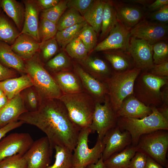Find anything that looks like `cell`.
Returning a JSON list of instances; mask_svg holds the SVG:
<instances>
[{"label": "cell", "mask_w": 168, "mask_h": 168, "mask_svg": "<svg viewBox=\"0 0 168 168\" xmlns=\"http://www.w3.org/2000/svg\"><path fill=\"white\" fill-rule=\"evenodd\" d=\"M18 120L35 126L47 138L53 153L56 146L65 147L73 152L77 144L81 128L70 119L59 99L42 100L38 109L21 115Z\"/></svg>", "instance_id": "cell-1"}, {"label": "cell", "mask_w": 168, "mask_h": 168, "mask_svg": "<svg viewBox=\"0 0 168 168\" xmlns=\"http://www.w3.org/2000/svg\"><path fill=\"white\" fill-rule=\"evenodd\" d=\"M151 107L152 113L141 119L118 118L117 125L121 130L129 133L133 146H137L140 137L143 134L158 130H168V120L159 112L156 107Z\"/></svg>", "instance_id": "cell-2"}, {"label": "cell", "mask_w": 168, "mask_h": 168, "mask_svg": "<svg viewBox=\"0 0 168 168\" xmlns=\"http://www.w3.org/2000/svg\"><path fill=\"white\" fill-rule=\"evenodd\" d=\"M63 103L72 121L81 129L89 127L92 122L95 101L85 91L63 94L58 99Z\"/></svg>", "instance_id": "cell-3"}, {"label": "cell", "mask_w": 168, "mask_h": 168, "mask_svg": "<svg viewBox=\"0 0 168 168\" xmlns=\"http://www.w3.org/2000/svg\"><path fill=\"white\" fill-rule=\"evenodd\" d=\"M168 84V77H159L147 71L141 72L134 84L133 95L146 105L158 108L162 104L161 88Z\"/></svg>", "instance_id": "cell-4"}, {"label": "cell", "mask_w": 168, "mask_h": 168, "mask_svg": "<svg viewBox=\"0 0 168 168\" xmlns=\"http://www.w3.org/2000/svg\"><path fill=\"white\" fill-rule=\"evenodd\" d=\"M25 63L26 73L30 77L33 86L42 100L58 99L63 94L53 76L44 68L36 54Z\"/></svg>", "instance_id": "cell-5"}, {"label": "cell", "mask_w": 168, "mask_h": 168, "mask_svg": "<svg viewBox=\"0 0 168 168\" xmlns=\"http://www.w3.org/2000/svg\"><path fill=\"white\" fill-rule=\"evenodd\" d=\"M141 70L134 68L125 71H114L106 81L108 96L111 106L116 112L124 100L133 95L135 81Z\"/></svg>", "instance_id": "cell-6"}, {"label": "cell", "mask_w": 168, "mask_h": 168, "mask_svg": "<svg viewBox=\"0 0 168 168\" xmlns=\"http://www.w3.org/2000/svg\"><path fill=\"white\" fill-rule=\"evenodd\" d=\"M137 146L138 150L143 152L162 166H167L168 130H157L142 135Z\"/></svg>", "instance_id": "cell-7"}, {"label": "cell", "mask_w": 168, "mask_h": 168, "mask_svg": "<svg viewBox=\"0 0 168 168\" xmlns=\"http://www.w3.org/2000/svg\"><path fill=\"white\" fill-rule=\"evenodd\" d=\"M91 133L89 127L81 129L77 144L73 151V166L86 167L91 164L96 163L101 157L105 145L102 140L97 138L95 146L90 148L88 141Z\"/></svg>", "instance_id": "cell-8"}, {"label": "cell", "mask_w": 168, "mask_h": 168, "mask_svg": "<svg viewBox=\"0 0 168 168\" xmlns=\"http://www.w3.org/2000/svg\"><path fill=\"white\" fill-rule=\"evenodd\" d=\"M118 118L107 95L103 103L95 102L92 122L89 127L91 133L97 132V138L102 140L109 131L116 126Z\"/></svg>", "instance_id": "cell-9"}, {"label": "cell", "mask_w": 168, "mask_h": 168, "mask_svg": "<svg viewBox=\"0 0 168 168\" xmlns=\"http://www.w3.org/2000/svg\"><path fill=\"white\" fill-rule=\"evenodd\" d=\"M167 24L144 19L130 30L131 36L143 40L151 45L168 38Z\"/></svg>", "instance_id": "cell-10"}, {"label": "cell", "mask_w": 168, "mask_h": 168, "mask_svg": "<svg viewBox=\"0 0 168 168\" xmlns=\"http://www.w3.org/2000/svg\"><path fill=\"white\" fill-rule=\"evenodd\" d=\"M34 142L28 133L10 134L0 140V161L15 155H24Z\"/></svg>", "instance_id": "cell-11"}, {"label": "cell", "mask_w": 168, "mask_h": 168, "mask_svg": "<svg viewBox=\"0 0 168 168\" xmlns=\"http://www.w3.org/2000/svg\"><path fill=\"white\" fill-rule=\"evenodd\" d=\"M128 51L135 68L141 71H148L154 67L152 45L146 41L131 36Z\"/></svg>", "instance_id": "cell-12"}, {"label": "cell", "mask_w": 168, "mask_h": 168, "mask_svg": "<svg viewBox=\"0 0 168 168\" xmlns=\"http://www.w3.org/2000/svg\"><path fill=\"white\" fill-rule=\"evenodd\" d=\"M52 154L47 138L38 139L24 155L27 162V168H46L51 162Z\"/></svg>", "instance_id": "cell-13"}, {"label": "cell", "mask_w": 168, "mask_h": 168, "mask_svg": "<svg viewBox=\"0 0 168 168\" xmlns=\"http://www.w3.org/2000/svg\"><path fill=\"white\" fill-rule=\"evenodd\" d=\"M73 70L79 79L85 91L95 102L103 103L108 94L106 84L93 77L77 63H73Z\"/></svg>", "instance_id": "cell-14"}, {"label": "cell", "mask_w": 168, "mask_h": 168, "mask_svg": "<svg viewBox=\"0 0 168 168\" xmlns=\"http://www.w3.org/2000/svg\"><path fill=\"white\" fill-rule=\"evenodd\" d=\"M130 30L118 22L108 35L96 44L93 52L116 49L128 51L131 36Z\"/></svg>", "instance_id": "cell-15"}, {"label": "cell", "mask_w": 168, "mask_h": 168, "mask_svg": "<svg viewBox=\"0 0 168 168\" xmlns=\"http://www.w3.org/2000/svg\"><path fill=\"white\" fill-rule=\"evenodd\" d=\"M102 140L105 145L102 154L104 161L113 154L121 151L132 143L129 133L121 130L117 125L109 131Z\"/></svg>", "instance_id": "cell-16"}, {"label": "cell", "mask_w": 168, "mask_h": 168, "mask_svg": "<svg viewBox=\"0 0 168 168\" xmlns=\"http://www.w3.org/2000/svg\"><path fill=\"white\" fill-rule=\"evenodd\" d=\"M112 1L118 22L130 30L146 16L145 9L121 1Z\"/></svg>", "instance_id": "cell-17"}, {"label": "cell", "mask_w": 168, "mask_h": 168, "mask_svg": "<svg viewBox=\"0 0 168 168\" xmlns=\"http://www.w3.org/2000/svg\"><path fill=\"white\" fill-rule=\"evenodd\" d=\"M25 13L22 30L20 33L28 35L40 43L39 35V15L41 11L36 0L23 1Z\"/></svg>", "instance_id": "cell-18"}, {"label": "cell", "mask_w": 168, "mask_h": 168, "mask_svg": "<svg viewBox=\"0 0 168 168\" xmlns=\"http://www.w3.org/2000/svg\"><path fill=\"white\" fill-rule=\"evenodd\" d=\"M152 112L151 107L145 105L133 94L124 100L116 114L118 117L141 119L150 114Z\"/></svg>", "instance_id": "cell-19"}, {"label": "cell", "mask_w": 168, "mask_h": 168, "mask_svg": "<svg viewBox=\"0 0 168 168\" xmlns=\"http://www.w3.org/2000/svg\"><path fill=\"white\" fill-rule=\"evenodd\" d=\"M77 62L86 71L102 82L105 83L113 72L105 61L97 57L88 56Z\"/></svg>", "instance_id": "cell-20"}, {"label": "cell", "mask_w": 168, "mask_h": 168, "mask_svg": "<svg viewBox=\"0 0 168 168\" xmlns=\"http://www.w3.org/2000/svg\"><path fill=\"white\" fill-rule=\"evenodd\" d=\"M28 111L20 93L9 100L0 111V128L8 124L18 120L22 114Z\"/></svg>", "instance_id": "cell-21"}, {"label": "cell", "mask_w": 168, "mask_h": 168, "mask_svg": "<svg viewBox=\"0 0 168 168\" xmlns=\"http://www.w3.org/2000/svg\"><path fill=\"white\" fill-rule=\"evenodd\" d=\"M40 43L31 36L20 33L11 47L15 53L26 61L36 54L39 50Z\"/></svg>", "instance_id": "cell-22"}, {"label": "cell", "mask_w": 168, "mask_h": 168, "mask_svg": "<svg viewBox=\"0 0 168 168\" xmlns=\"http://www.w3.org/2000/svg\"><path fill=\"white\" fill-rule=\"evenodd\" d=\"M52 76L63 94H72L85 91L79 79L73 71L59 72L53 74Z\"/></svg>", "instance_id": "cell-23"}, {"label": "cell", "mask_w": 168, "mask_h": 168, "mask_svg": "<svg viewBox=\"0 0 168 168\" xmlns=\"http://www.w3.org/2000/svg\"><path fill=\"white\" fill-rule=\"evenodd\" d=\"M33 86L31 79L26 74L19 77L10 78L0 82V89L9 100L25 89Z\"/></svg>", "instance_id": "cell-24"}, {"label": "cell", "mask_w": 168, "mask_h": 168, "mask_svg": "<svg viewBox=\"0 0 168 168\" xmlns=\"http://www.w3.org/2000/svg\"><path fill=\"white\" fill-rule=\"evenodd\" d=\"M104 54L114 72H122L135 68L133 61L127 51L113 50L105 51Z\"/></svg>", "instance_id": "cell-25"}, {"label": "cell", "mask_w": 168, "mask_h": 168, "mask_svg": "<svg viewBox=\"0 0 168 168\" xmlns=\"http://www.w3.org/2000/svg\"><path fill=\"white\" fill-rule=\"evenodd\" d=\"M0 62L6 67L26 73L25 63L11 49V45L0 41Z\"/></svg>", "instance_id": "cell-26"}, {"label": "cell", "mask_w": 168, "mask_h": 168, "mask_svg": "<svg viewBox=\"0 0 168 168\" xmlns=\"http://www.w3.org/2000/svg\"><path fill=\"white\" fill-rule=\"evenodd\" d=\"M0 7L14 22L21 32L23 27L25 13V8L21 4L15 0H2Z\"/></svg>", "instance_id": "cell-27"}, {"label": "cell", "mask_w": 168, "mask_h": 168, "mask_svg": "<svg viewBox=\"0 0 168 168\" xmlns=\"http://www.w3.org/2000/svg\"><path fill=\"white\" fill-rule=\"evenodd\" d=\"M138 151L137 146L130 145L104 161L107 168H128L132 158Z\"/></svg>", "instance_id": "cell-28"}, {"label": "cell", "mask_w": 168, "mask_h": 168, "mask_svg": "<svg viewBox=\"0 0 168 168\" xmlns=\"http://www.w3.org/2000/svg\"><path fill=\"white\" fill-rule=\"evenodd\" d=\"M105 1L94 0L83 16L85 21L93 28L97 35L100 31Z\"/></svg>", "instance_id": "cell-29"}, {"label": "cell", "mask_w": 168, "mask_h": 168, "mask_svg": "<svg viewBox=\"0 0 168 168\" xmlns=\"http://www.w3.org/2000/svg\"><path fill=\"white\" fill-rule=\"evenodd\" d=\"M112 1H105L101 27L100 39L102 41L109 35L118 22Z\"/></svg>", "instance_id": "cell-30"}, {"label": "cell", "mask_w": 168, "mask_h": 168, "mask_svg": "<svg viewBox=\"0 0 168 168\" xmlns=\"http://www.w3.org/2000/svg\"><path fill=\"white\" fill-rule=\"evenodd\" d=\"M87 24L84 21L62 30H58L54 37L58 44L62 48H65L68 44L77 37Z\"/></svg>", "instance_id": "cell-31"}, {"label": "cell", "mask_w": 168, "mask_h": 168, "mask_svg": "<svg viewBox=\"0 0 168 168\" xmlns=\"http://www.w3.org/2000/svg\"><path fill=\"white\" fill-rule=\"evenodd\" d=\"M20 34L7 16L1 12L0 13V41L11 45Z\"/></svg>", "instance_id": "cell-32"}, {"label": "cell", "mask_w": 168, "mask_h": 168, "mask_svg": "<svg viewBox=\"0 0 168 168\" xmlns=\"http://www.w3.org/2000/svg\"><path fill=\"white\" fill-rule=\"evenodd\" d=\"M46 66L53 74L59 72L71 71L73 63L70 58L64 52H61L47 63Z\"/></svg>", "instance_id": "cell-33"}, {"label": "cell", "mask_w": 168, "mask_h": 168, "mask_svg": "<svg viewBox=\"0 0 168 168\" xmlns=\"http://www.w3.org/2000/svg\"><path fill=\"white\" fill-rule=\"evenodd\" d=\"M55 160L54 163L46 168H71L73 167L72 152L63 146L55 147Z\"/></svg>", "instance_id": "cell-34"}, {"label": "cell", "mask_w": 168, "mask_h": 168, "mask_svg": "<svg viewBox=\"0 0 168 168\" xmlns=\"http://www.w3.org/2000/svg\"><path fill=\"white\" fill-rule=\"evenodd\" d=\"M20 94L28 111H34L38 109L42 99L33 86L25 89Z\"/></svg>", "instance_id": "cell-35"}, {"label": "cell", "mask_w": 168, "mask_h": 168, "mask_svg": "<svg viewBox=\"0 0 168 168\" xmlns=\"http://www.w3.org/2000/svg\"><path fill=\"white\" fill-rule=\"evenodd\" d=\"M85 21L83 17L75 9L69 8L61 16L57 23L58 31Z\"/></svg>", "instance_id": "cell-36"}, {"label": "cell", "mask_w": 168, "mask_h": 168, "mask_svg": "<svg viewBox=\"0 0 168 168\" xmlns=\"http://www.w3.org/2000/svg\"><path fill=\"white\" fill-rule=\"evenodd\" d=\"M64 49L68 55L76 61L84 59L89 56L85 46L77 37L68 44Z\"/></svg>", "instance_id": "cell-37"}, {"label": "cell", "mask_w": 168, "mask_h": 168, "mask_svg": "<svg viewBox=\"0 0 168 168\" xmlns=\"http://www.w3.org/2000/svg\"><path fill=\"white\" fill-rule=\"evenodd\" d=\"M68 0H60L56 5L46 10H42L41 18L47 19L57 24L60 18L68 8Z\"/></svg>", "instance_id": "cell-38"}, {"label": "cell", "mask_w": 168, "mask_h": 168, "mask_svg": "<svg viewBox=\"0 0 168 168\" xmlns=\"http://www.w3.org/2000/svg\"><path fill=\"white\" fill-rule=\"evenodd\" d=\"M97 35L93 28L87 24L77 37L84 44L89 54L93 52L96 45Z\"/></svg>", "instance_id": "cell-39"}, {"label": "cell", "mask_w": 168, "mask_h": 168, "mask_svg": "<svg viewBox=\"0 0 168 168\" xmlns=\"http://www.w3.org/2000/svg\"><path fill=\"white\" fill-rule=\"evenodd\" d=\"M58 31L57 24L47 19L41 18L39 27L40 43L54 37Z\"/></svg>", "instance_id": "cell-40"}, {"label": "cell", "mask_w": 168, "mask_h": 168, "mask_svg": "<svg viewBox=\"0 0 168 168\" xmlns=\"http://www.w3.org/2000/svg\"><path fill=\"white\" fill-rule=\"evenodd\" d=\"M153 63L156 65L168 61V44L166 40L158 41L152 45Z\"/></svg>", "instance_id": "cell-41"}, {"label": "cell", "mask_w": 168, "mask_h": 168, "mask_svg": "<svg viewBox=\"0 0 168 168\" xmlns=\"http://www.w3.org/2000/svg\"><path fill=\"white\" fill-rule=\"evenodd\" d=\"M58 45L55 37L40 43L39 50L44 61H49L57 53Z\"/></svg>", "instance_id": "cell-42"}, {"label": "cell", "mask_w": 168, "mask_h": 168, "mask_svg": "<svg viewBox=\"0 0 168 168\" xmlns=\"http://www.w3.org/2000/svg\"><path fill=\"white\" fill-rule=\"evenodd\" d=\"M27 162L24 155L16 154L0 161V168H27Z\"/></svg>", "instance_id": "cell-43"}, {"label": "cell", "mask_w": 168, "mask_h": 168, "mask_svg": "<svg viewBox=\"0 0 168 168\" xmlns=\"http://www.w3.org/2000/svg\"><path fill=\"white\" fill-rule=\"evenodd\" d=\"M147 20L163 24L168 22V5H165L159 9L149 13L146 16Z\"/></svg>", "instance_id": "cell-44"}, {"label": "cell", "mask_w": 168, "mask_h": 168, "mask_svg": "<svg viewBox=\"0 0 168 168\" xmlns=\"http://www.w3.org/2000/svg\"><path fill=\"white\" fill-rule=\"evenodd\" d=\"M94 1V0H68L67 5L69 8L75 9L83 16Z\"/></svg>", "instance_id": "cell-45"}, {"label": "cell", "mask_w": 168, "mask_h": 168, "mask_svg": "<svg viewBox=\"0 0 168 168\" xmlns=\"http://www.w3.org/2000/svg\"><path fill=\"white\" fill-rule=\"evenodd\" d=\"M147 158L144 152L138 150L131 159L128 168H145Z\"/></svg>", "instance_id": "cell-46"}, {"label": "cell", "mask_w": 168, "mask_h": 168, "mask_svg": "<svg viewBox=\"0 0 168 168\" xmlns=\"http://www.w3.org/2000/svg\"><path fill=\"white\" fill-rule=\"evenodd\" d=\"M149 71V72L156 76L168 77V61L154 65L153 68Z\"/></svg>", "instance_id": "cell-47"}, {"label": "cell", "mask_w": 168, "mask_h": 168, "mask_svg": "<svg viewBox=\"0 0 168 168\" xmlns=\"http://www.w3.org/2000/svg\"><path fill=\"white\" fill-rule=\"evenodd\" d=\"M24 124L21 121L17 120L10 123L0 128V140L9 132L21 126Z\"/></svg>", "instance_id": "cell-48"}, {"label": "cell", "mask_w": 168, "mask_h": 168, "mask_svg": "<svg viewBox=\"0 0 168 168\" xmlns=\"http://www.w3.org/2000/svg\"><path fill=\"white\" fill-rule=\"evenodd\" d=\"M16 72L15 71L5 67L0 62V82L16 77Z\"/></svg>", "instance_id": "cell-49"}, {"label": "cell", "mask_w": 168, "mask_h": 168, "mask_svg": "<svg viewBox=\"0 0 168 168\" xmlns=\"http://www.w3.org/2000/svg\"><path fill=\"white\" fill-rule=\"evenodd\" d=\"M59 0H38L37 3L42 10L49 9L57 4Z\"/></svg>", "instance_id": "cell-50"}, {"label": "cell", "mask_w": 168, "mask_h": 168, "mask_svg": "<svg viewBox=\"0 0 168 168\" xmlns=\"http://www.w3.org/2000/svg\"><path fill=\"white\" fill-rule=\"evenodd\" d=\"M167 5H168V0H156L150 4L147 8L148 12H151Z\"/></svg>", "instance_id": "cell-51"}, {"label": "cell", "mask_w": 168, "mask_h": 168, "mask_svg": "<svg viewBox=\"0 0 168 168\" xmlns=\"http://www.w3.org/2000/svg\"><path fill=\"white\" fill-rule=\"evenodd\" d=\"M123 1L136 5L139 4L143 6L145 9L154 1L150 0H125Z\"/></svg>", "instance_id": "cell-52"}, {"label": "cell", "mask_w": 168, "mask_h": 168, "mask_svg": "<svg viewBox=\"0 0 168 168\" xmlns=\"http://www.w3.org/2000/svg\"><path fill=\"white\" fill-rule=\"evenodd\" d=\"M145 168H164L161 165L147 156L146 165Z\"/></svg>", "instance_id": "cell-53"}, {"label": "cell", "mask_w": 168, "mask_h": 168, "mask_svg": "<svg viewBox=\"0 0 168 168\" xmlns=\"http://www.w3.org/2000/svg\"><path fill=\"white\" fill-rule=\"evenodd\" d=\"M86 168H107L106 167L102 156L97 162L87 166Z\"/></svg>", "instance_id": "cell-54"}, {"label": "cell", "mask_w": 168, "mask_h": 168, "mask_svg": "<svg viewBox=\"0 0 168 168\" xmlns=\"http://www.w3.org/2000/svg\"><path fill=\"white\" fill-rule=\"evenodd\" d=\"M166 86L163 91H161V99L163 105H168V86Z\"/></svg>", "instance_id": "cell-55"}, {"label": "cell", "mask_w": 168, "mask_h": 168, "mask_svg": "<svg viewBox=\"0 0 168 168\" xmlns=\"http://www.w3.org/2000/svg\"><path fill=\"white\" fill-rule=\"evenodd\" d=\"M157 108L158 111L163 117L168 120V105H161Z\"/></svg>", "instance_id": "cell-56"}, {"label": "cell", "mask_w": 168, "mask_h": 168, "mask_svg": "<svg viewBox=\"0 0 168 168\" xmlns=\"http://www.w3.org/2000/svg\"><path fill=\"white\" fill-rule=\"evenodd\" d=\"M9 100L5 95L0 97V111L6 105Z\"/></svg>", "instance_id": "cell-57"}, {"label": "cell", "mask_w": 168, "mask_h": 168, "mask_svg": "<svg viewBox=\"0 0 168 168\" xmlns=\"http://www.w3.org/2000/svg\"><path fill=\"white\" fill-rule=\"evenodd\" d=\"M4 95L3 91L0 89V97Z\"/></svg>", "instance_id": "cell-58"}, {"label": "cell", "mask_w": 168, "mask_h": 168, "mask_svg": "<svg viewBox=\"0 0 168 168\" xmlns=\"http://www.w3.org/2000/svg\"><path fill=\"white\" fill-rule=\"evenodd\" d=\"M71 168H86L84 167H81L73 166Z\"/></svg>", "instance_id": "cell-59"}, {"label": "cell", "mask_w": 168, "mask_h": 168, "mask_svg": "<svg viewBox=\"0 0 168 168\" xmlns=\"http://www.w3.org/2000/svg\"><path fill=\"white\" fill-rule=\"evenodd\" d=\"M2 9L0 7V13L1 12Z\"/></svg>", "instance_id": "cell-60"}, {"label": "cell", "mask_w": 168, "mask_h": 168, "mask_svg": "<svg viewBox=\"0 0 168 168\" xmlns=\"http://www.w3.org/2000/svg\"><path fill=\"white\" fill-rule=\"evenodd\" d=\"M1 0H0V3H1Z\"/></svg>", "instance_id": "cell-61"}]
</instances>
